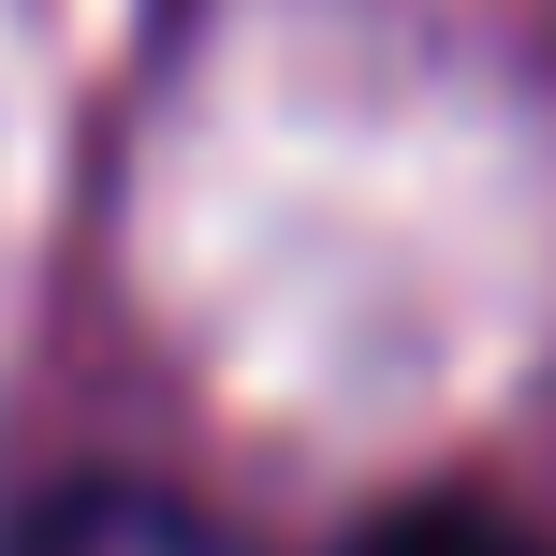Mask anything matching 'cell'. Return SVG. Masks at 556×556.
Masks as SVG:
<instances>
[{
    "label": "cell",
    "instance_id": "cell-1",
    "mask_svg": "<svg viewBox=\"0 0 556 556\" xmlns=\"http://www.w3.org/2000/svg\"><path fill=\"white\" fill-rule=\"evenodd\" d=\"M15 556H220V542H205L191 513H162V498H117V483H88V498H59Z\"/></svg>",
    "mask_w": 556,
    "mask_h": 556
},
{
    "label": "cell",
    "instance_id": "cell-2",
    "mask_svg": "<svg viewBox=\"0 0 556 556\" xmlns=\"http://www.w3.org/2000/svg\"><path fill=\"white\" fill-rule=\"evenodd\" d=\"M352 556H556V542L498 498H395V513L352 528Z\"/></svg>",
    "mask_w": 556,
    "mask_h": 556
}]
</instances>
